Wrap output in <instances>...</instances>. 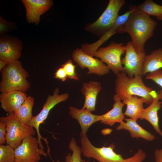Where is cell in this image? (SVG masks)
Here are the masks:
<instances>
[{
    "label": "cell",
    "instance_id": "1",
    "mask_svg": "<svg viewBox=\"0 0 162 162\" xmlns=\"http://www.w3.org/2000/svg\"><path fill=\"white\" fill-rule=\"evenodd\" d=\"M157 24L150 16L134 10L120 28L119 33H128L136 52L138 54H145V44L153 36Z\"/></svg>",
    "mask_w": 162,
    "mask_h": 162
},
{
    "label": "cell",
    "instance_id": "2",
    "mask_svg": "<svg viewBox=\"0 0 162 162\" xmlns=\"http://www.w3.org/2000/svg\"><path fill=\"white\" fill-rule=\"evenodd\" d=\"M142 76L137 75L129 77L124 72H121L116 75L115 94L122 101L130 96H138L144 98L145 104L150 105L157 97L158 93L145 85Z\"/></svg>",
    "mask_w": 162,
    "mask_h": 162
},
{
    "label": "cell",
    "instance_id": "3",
    "mask_svg": "<svg viewBox=\"0 0 162 162\" xmlns=\"http://www.w3.org/2000/svg\"><path fill=\"white\" fill-rule=\"evenodd\" d=\"M0 72L1 93L12 91L26 92L30 88V84L27 80L28 73L19 60L10 62Z\"/></svg>",
    "mask_w": 162,
    "mask_h": 162
},
{
    "label": "cell",
    "instance_id": "4",
    "mask_svg": "<svg viewBox=\"0 0 162 162\" xmlns=\"http://www.w3.org/2000/svg\"><path fill=\"white\" fill-rule=\"evenodd\" d=\"M125 3L124 0H110L101 15L94 22L87 24L85 30L100 38L113 26L119 10Z\"/></svg>",
    "mask_w": 162,
    "mask_h": 162
},
{
    "label": "cell",
    "instance_id": "5",
    "mask_svg": "<svg viewBox=\"0 0 162 162\" xmlns=\"http://www.w3.org/2000/svg\"><path fill=\"white\" fill-rule=\"evenodd\" d=\"M82 153L85 157L94 158L99 162H135L134 157L132 156L124 159L120 154L114 151L115 146L112 143L108 147L97 148L93 146L86 134L80 135Z\"/></svg>",
    "mask_w": 162,
    "mask_h": 162
},
{
    "label": "cell",
    "instance_id": "6",
    "mask_svg": "<svg viewBox=\"0 0 162 162\" xmlns=\"http://www.w3.org/2000/svg\"><path fill=\"white\" fill-rule=\"evenodd\" d=\"M59 88H56L54 91L52 95L48 96L46 102L43 105L40 111L37 115L33 116L28 123L31 127L34 128L37 134V139L40 148L44 150V147L41 142L43 140L46 143L47 147V152L50 153V149L46 138H44L41 136L39 130V127L41 124L44 123L47 118L51 110L56 105L62 102L67 100L69 98L68 93H65L59 94Z\"/></svg>",
    "mask_w": 162,
    "mask_h": 162
},
{
    "label": "cell",
    "instance_id": "7",
    "mask_svg": "<svg viewBox=\"0 0 162 162\" xmlns=\"http://www.w3.org/2000/svg\"><path fill=\"white\" fill-rule=\"evenodd\" d=\"M0 119L3 120L6 125V143L15 149L26 137L34 135L36 131L28 124H22L17 118L14 113Z\"/></svg>",
    "mask_w": 162,
    "mask_h": 162
},
{
    "label": "cell",
    "instance_id": "8",
    "mask_svg": "<svg viewBox=\"0 0 162 162\" xmlns=\"http://www.w3.org/2000/svg\"><path fill=\"white\" fill-rule=\"evenodd\" d=\"M125 45L112 42L107 46L99 48L93 55L100 59L113 73L117 75L124 72L121 63L122 55L125 53Z\"/></svg>",
    "mask_w": 162,
    "mask_h": 162
},
{
    "label": "cell",
    "instance_id": "9",
    "mask_svg": "<svg viewBox=\"0 0 162 162\" xmlns=\"http://www.w3.org/2000/svg\"><path fill=\"white\" fill-rule=\"evenodd\" d=\"M14 154L15 162H38L40 155L46 157L48 154L40 148L37 138L29 136L14 149Z\"/></svg>",
    "mask_w": 162,
    "mask_h": 162
},
{
    "label": "cell",
    "instance_id": "10",
    "mask_svg": "<svg viewBox=\"0 0 162 162\" xmlns=\"http://www.w3.org/2000/svg\"><path fill=\"white\" fill-rule=\"evenodd\" d=\"M72 56L73 60L80 68L88 69V74L101 76L109 73L110 69L100 59L88 55L80 48L75 49Z\"/></svg>",
    "mask_w": 162,
    "mask_h": 162
},
{
    "label": "cell",
    "instance_id": "11",
    "mask_svg": "<svg viewBox=\"0 0 162 162\" xmlns=\"http://www.w3.org/2000/svg\"><path fill=\"white\" fill-rule=\"evenodd\" d=\"M125 55L121 59L124 72L129 77L142 75V65L146 54H138L131 41L125 45Z\"/></svg>",
    "mask_w": 162,
    "mask_h": 162
},
{
    "label": "cell",
    "instance_id": "12",
    "mask_svg": "<svg viewBox=\"0 0 162 162\" xmlns=\"http://www.w3.org/2000/svg\"><path fill=\"white\" fill-rule=\"evenodd\" d=\"M134 6H132L129 10L119 16L113 26L96 41L92 44L86 43L81 45L80 49L84 52L93 57L99 47L114 34L119 33L120 28L126 21L130 14L135 10Z\"/></svg>",
    "mask_w": 162,
    "mask_h": 162
},
{
    "label": "cell",
    "instance_id": "13",
    "mask_svg": "<svg viewBox=\"0 0 162 162\" xmlns=\"http://www.w3.org/2000/svg\"><path fill=\"white\" fill-rule=\"evenodd\" d=\"M22 42L18 38L9 36L0 39V60L9 62L17 60L21 55Z\"/></svg>",
    "mask_w": 162,
    "mask_h": 162
},
{
    "label": "cell",
    "instance_id": "14",
    "mask_svg": "<svg viewBox=\"0 0 162 162\" xmlns=\"http://www.w3.org/2000/svg\"><path fill=\"white\" fill-rule=\"evenodd\" d=\"M26 11L27 21L39 23L40 16L48 11L53 4L51 0H22Z\"/></svg>",
    "mask_w": 162,
    "mask_h": 162
},
{
    "label": "cell",
    "instance_id": "15",
    "mask_svg": "<svg viewBox=\"0 0 162 162\" xmlns=\"http://www.w3.org/2000/svg\"><path fill=\"white\" fill-rule=\"evenodd\" d=\"M28 96L23 92L12 91L0 94V106L8 115L15 113Z\"/></svg>",
    "mask_w": 162,
    "mask_h": 162
},
{
    "label": "cell",
    "instance_id": "16",
    "mask_svg": "<svg viewBox=\"0 0 162 162\" xmlns=\"http://www.w3.org/2000/svg\"><path fill=\"white\" fill-rule=\"evenodd\" d=\"M69 109V115L76 120L80 125L81 132L80 135L86 134L88 129L92 124L100 121V115L93 114L91 112L82 108L78 109L70 106Z\"/></svg>",
    "mask_w": 162,
    "mask_h": 162
},
{
    "label": "cell",
    "instance_id": "17",
    "mask_svg": "<svg viewBox=\"0 0 162 162\" xmlns=\"http://www.w3.org/2000/svg\"><path fill=\"white\" fill-rule=\"evenodd\" d=\"M101 89V83L97 81L83 83L81 92L85 99L82 108L91 112L95 111L97 97Z\"/></svg>",
    "mask_w": 162,
    "mask_h": 162
},
{
    "label": "cell",
    "instance_id": "18",
    "mask_svg": "<svg viewBox=\"0 0 162 162\" xmlns=\"http://www.w3.org/2000/svg\"><path fill=\"white\" fill-rule=\"evenodd\" d=\"M113 98L114 103L112 108L104 114L100 115V123L111 126L116 123H122L124 119V115L122 112L124 104L116 94Z\"/></svg>",
    "mask_w": 162,
    "mask_h": 162
},
{
    "label": "cell",
    "instance_id": "19",
    "mask_svg": "<svg viewBox=\"0 0 162 162\" xmlns=\"http://www.w3.org/2000/svg\"><path fill=\"white\" fill-rule=\"evenodd\" d=\"M124 121L119 123L116 130H124L128 131L131 136L133 138H141L146 140L152 141L155 138V136L150 132L140 126L137 121L131 118H124Z\"/></svg>",
    "mask_w": 162,
    "mask_h": 162
},
{
    "label": "cell",
    "instance_id": "20",
    "mask_svg": "<svg viewBox=\"0 0 162 162\" xmlns=\"http://www.w3.org/2000/svg\"><path fill=\"white\" fill-rule=\"evenodd\" d=\"M160 97L158 93L157 97L154 98L152 103L142 111L140 118L145 119L152 126L156 132L162 136V132L159 126L158 112L161 107V102L160 101Z\"/></svg>",
    "mask_w": 162,
    "mask_h": 162
},
{
    "label": "cell",
    "instance_id": "21",
    "mask_svg": "<svg viewBox=\"0 0 162 162\" xmlns=\"http://www.w3.org/2000/svg\"><path fill=\"white\" fill-rule=\"evenodd\" d=\"M122 102L126 105L124 115L136 121L140 118L144 109L143 104L146 103L144 98L130 96L124 99Z\"/></svg>",
    "mask_w": 162,
    "mask_h": 162
},
{
    "label": "cell",
    "instance_id": "22",
    "mask_svg": "<svg viewBox=\"0 0 162 162\" xmlns=\"http://www.w3.org/2000/svg\"><path fill=\"white\" fill-rule=\"evenodd\" d=\"M162 68V48L152 51L145 56L142 70V75L144 76Z\"/></svg>",
    "mask_w": 162,
    "mask_h": 162
},
{
    "label": "cell",
    "instance_id": "23",
    "mask_svg": "<svg viewBox=\"0 0 162 162\" xmlns=\"http://www.w3.org/2000/svg\"><path fill=\"white\" fill-rule=\"evenodd\" d=\"M34 101L33 98L31 96H28L14 113L18 120L24 124H28L33 116L32 113Z\"/></svg>",
    "mask_w": 162,
    "mask_h": 162
},
{
    "label": "cell",
    "instance_id": "24",
    "mask_svg": "<svg viewBox=\"0 0 162 162\" xmlns=\"http://www.w3.org/2000/svg\"><path fill=\"white\" fill-rule=\"evenodd\" d=\"M134 6L135 11L154 16L157 20H162V5L152 0H146L142 4Z\"/></svg>",
    "mask_w": 162,
    "mask_h": 162
},
{
    "label": "cell",
    "instance_id": "25",
    "mask_svg": "<svg viewBox=\"0 0 162 162\" xmlns=\"http://www.w3.org/2000/svg\"><path fill=\"white\" fill-rule=\"evenodd\" d=\"M68 147L72 152V153L71 154L70 153L65 156L66 162H85L81 157L82 152L81 148L77 145L74 138L71 139L68 145Z\"/></svg>",
    "mask_w": 162,
    "mask_h": 162
},
{
    "label": "cell",
    "instance_id": "26",
    "mask_svg": "<svg viewBox=\"0 0 162 162\" xmlns=\"http://www.w3.org/2000/svg\"><path fill=\"white\" fill-rule=\"evenodd\" d=\"M0 162H15L14 149L10 145H0Z\"/></svg>",
    "mask_w": 162,
    "mask_h": 162
},
{
    "label": "cell",
    "instance_id": "27",
    "mask_svg": "<svg viewBox=\"0 0 162 162\" xmlns=\"http://www.w3.org/2000/svg\"><path fill=\"white\" fill-rule=\"evenodd\" d=\"M61 66L65 70L68 79L75 80H79L80 78L79 75L75 72L76 66L73 64L70 59L67 61Z\"/></svg>",
    "mask_w": 162,
    "mask_h": 162
},
{
    "label": "cell",
    "instance_id": "28",
    "mask_svg": "<svg viewBox=\"0 0 162 162\" xmlns=\"http://www.w3.org/2000/svg\"><path fill=\"white\" fill-rule=\"evenodd\" d=\"M146 79L152 80L162 88V70L160 69L148 73L146 75Z\"/></svg>",
    "mask_w": 162,
    "mask_h": 162
},
{
    "label": "cell",
    "instance_id": "29",
    "mask_svg": "<svg viewBox=\"0 0 162 162\" xmlns=\"http://www.w3.org/2000/svg\"><path fill=\"white\" fill-rule=\"evenodd\" d=\"M13 26L12 23L5 20L3 17L0 16V34H4L10 30Z\"/></svg>",
    "mask_w": 162,
    "mask_h": 162
},
{
    "label": "cell",
    "instance_id": "30",
    "mask_svg": "<svg viewBox=\"0 0 162 162\" xmlns=\"http://www.w3.org/2000/svg\"><path fill=\"white\" fill-rule=\"evenodd\" d=\"M6 125L5 122L0 119V145L6 143Z\"/></svg>",
    "mask_w": 162,
    "mask_h": 162
},
{
    "label": "cell",
    "instance_id": "31",
    "mask_svg": "<svg viewBox=\"0 0 162 162\" xmlns=\"http://www.w3.org/2000/svg\"><path fill=\"white\" fill-rule=\"evenodd\" d=\"M54 77L56 79H59L62 82L65 81L68 78L65 70L62 66L57 70L55 73V76Z\"/></svg>",
    "mask_w": 162,
    "mask_h": 162
},
{
    "label": "cell",
    "instance_id": "32",
    "mask_svg": "<svg viewBox=\"0 0 162 162\" xmlns=\"http://www.w3.org/2000/svg\"><path fill=\"white\" fill-rule=\"evenodd\" d=\"M155 162H162V148L156 149L154 152Z\"/></svg>",
    "mask_w": 162,
    "mask_h": 162
},
{
    "label": "cell",
    "instance_id": "33",
    "mask_svg": "<svg viewBox=\"0 0 162 162\" xmlns=\"http://www.w3.org/2000/svg\"><path fill=\"white\" fill-rule=\"evenodd\" d=\"M10 62L0 60V71L7 65Z\"/></svg>",
    "mask_w": 162,
    "mask_h": 162
},
{
    "label": "cell",
    "instance_id": "34",
    "mask_svg": "<svg viewBox=\"0 0 162 162\" xmlns=\"http://www.w3.org/2000/svg\"><path fill=\"white\" fill-rule=\"evenodd\" d=\"M112 130L109 128L103 129L101 130V133L104 135L109 134L112 132Z\"/></svg>",
    "mask_w": 162,
    "mask_h": 162
},
{
    "label": "cell",
    "instance_id": "35",
    "mask_svg": "<svg viewBox=\"0 0 162 162\" xmlns=\"http://www.w3.org/2000/svg\"><path fill=\"white\" fill-rule=\"evenodd\" d=\"M158 92L160 97V100H161L162 105V88Z\"/></svg>",
    "mask_w": 162,
    "mask_h": 162
},
{
    "label": "cell",
    "instance_id": "36",
    "mask_svg": "<svg viewBox=\"0 0 162 162\" xmlns=\"http://www.w3.org/2000/svg\"><path fill=\"white\" fill-rule=\"evenodd\" d=\"M56 162H60L59 161H58V160L56 161Z\"/></svg>",
    "mask_w": 162,
    "mask_h": 162
}]
</instances>
